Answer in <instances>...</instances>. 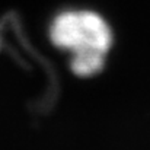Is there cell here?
I'll list each match as a JSON object with an SVG mask.
<instances>
[{
  "mask_svg": "<svg viewBox=\"0 0 150 150\" xmlns=\"http://www.w3.org/2000/svg\"><path fill=\"white\" fill-rule=\"evenodd\" d=\"M50 38L55 47L73 54V73L80 77H89L103 69L112 34L108 23L98 13L67 10L57 15L52 21Z\"/></svg>",
  "mask_w": 150,
  "mask_h": 150,
  "instance_id": "1",
  "label": "cell"
}]
</instances>
